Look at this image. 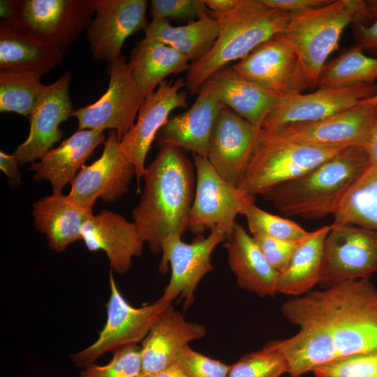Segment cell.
Here are the masks:
<instances>
[{
	"mask_svg": "<svg viewBox=\"0 0 377 377\" xmlns=\"http://www.w3.org/2000/svg\"><path fill=\"white\" fill-rule=\"evenodd\" d=\"M227 239L225 232L218 227L211 229L207 237H199L191 243L182 240V236L171 235L162 243V257L159 270L163 273L170 266L171 275L161 297L168 303L179 297L188 309L194 302L197 286L214 267L211 256L221 242Z\"/></svg>",
	"mask_w": 377,
	"mask_h": 377,
	"instance_id": "10",
	"label": "cell"
},
{
	"mask_svg": "<svg viewBox=\"0 0 377 377\" xmlns=\"http://www.w3.org/2000/svg\"><path fill=\"white\" fill-rule=\"evenodd\" d=\"M101 156L83 165L71 182L68 196L82 207L92 209L95 201L114 202L128 190L135 168L121 149L115 131H110Z\"/></svg>",
	"mask_w": 377,
	"mask_h": 377,
	"instance_id": "15",
	"label": "cell"
},
{
	"mask_svg": "<svg viewBox=\"0 0 377 377\" xmlns=\"http://www.w3.org/2000/svg\"><path fill=\"white\" fill-rule=\"evenodd\" d=\"M312 372L315 377H377V350L339 360Z\"/></svg>",
	"mask_w": 377,
	"mask_h": 377,
	"instance_id": "38",
	"label": "cell"
},
{
	"mask_svg": "<svg viewBox=\"0 0 377 377\" xmlns=\"http://www.w3.org/2000/svg\"><path fill=\"white\" fill-rule=\"evenodd\" d=\"M42 76L26 71H1L0 112H13L27 117L33 112L44 84Z\"/></svg>",
	"mask_w": 377,
	"mask_h": 377,
	"instance_id": "34",
	"label": "cell"
},
{
	"mask_svg": "<svg viewBox=\"0 0 377 377\" xmlns=\"http://www.w3.org/2000/svg\"><path fill=\"white\" fill-rule=\"evenodd\" d=\"M331 226H324L301 241L286 268L279 273L277 293L301 296L319 283L325 239Z\"/></svg>",
	"mask_w": 377,
	"mask_h": 377,
	"instance_id": "31",
	"label": "cell"
},
{
	"mask_svg": "<svg viewBox=\"0 0 377 377\" xmlns=\"http://www.w3.org/2000/svg\"><path fill=\"white\" fill-rule=\"evenodd\" d=\"M260 130L226 106L218 114L209 138L207 158L229 184L237 186Z\"/></svg>",
	"mask_w": 377,
	"mask_h": 377,
	"instance_id": "20",
	"label": "cell"
},
{
	"mask_svg": "<svg viewBox=\"0 0 377 377\" xmlns=\"http://www.w3.org/2000/svg\"><path fill=\"white\" fill-rule=\"evenodd\" d=\"M232 67L244 79L280 95L303 92L311 87L296 52L279 34Z\"/></svg>",
	"mask_w": 377,
	"mask_h": 377,
	"instance_id": "14",
	"label": "cell"
},
{
	"mask_svg": "<svg viewBox=\"0 0 377 377\" xmlns=\"http://www.w3.org/2000/svg\"><path fill=\"white\" fill-rule=\"evenodd\" d=\"M64 52L16 22H0L1 71H26L40 76L63 61Z\"/></svg>",
	"mask_w": 377,
	"mask_h": 377,
	"instance_id": "24",
	"label": "cell"
},
{
	"mask_svg": "<svg viewBox=\"0 0 377 377\" xmlns=\"http://www.w3.org/2000/svg\"><path fill=\"white\" fill-rule=\"evenodd\" d=\"M269 8L292 14L305 12L329 3L331 0H262Z\"/></svg>",
	"mask_w": 377,
	"mask_h": 377,
	"instance_id": "42",
	"label": "cell"
},
{
	"mask_svg": "<svg viewBox=\"0 0 377 377\" xmlns=\"http://www.w3.org/2000/svg\"><path fill=\"white\" fill-rule=\"evenodd\" d=\"M241 0H205L210 12L223 13L235 8Z\"/></svg>",
	"mask_w": 377,
	"mask_h": 377,
	"instance_id": "47",
	"label": "cell"
},
{
	"mask_svg": "<svg viewBox=\"0 0 377 377\" xmlns=\"http://www.w3.org/2000/svg\"><path fill=\"white\" fill-rule=\"evenodd\" d=\"M137 377H186L180 368L175 363L168 367L149 374H140Z\"/></svg>",
	"mask_w": 377,
	"mask_h": 377,
	"instance_id": "48",
	"label": "cell"
},
{
	"mask_svg": "<svg viewBox=\"0 0 377 377\" xmlns=\"http://www.w3.org/2000/svg\"><path fill=\"white\" fill-rule=\"evenodd\" d=\"M251 236L268 263L279 272L286 268L300 242H288L261 235Z\"/></svg>",
	"mask_w": 377,
	"mask_h": 377,
	"instance_id": "41",
	"label": "cell"
},
{
	"mask_svg": "<svg viewBox=\"0 0 377 377\" xmlns=\"http://www.w3.org/2000/svg\"><path fill=\"white\" fill-rule=\"evenodd\" d=\"M32 215L36 228L45 235L50 247L61 252L82 239V227L93 213L68 195L52 193L34 203Z\"/></svg>",
	"mask_w": 377,
	"mask_h": 377,
	"instance_id": "28",
	"label": "cell"
},
{
	"mask_svg": "<svg viewBox=\"0 0 377 377\" xmlns=\"http://www.w3.org/2000/svg\"><path fill=\"white\" fill-rule=\"evenodd\" d=\"M223 107L222 103L200 91L190 108L170 117L159 130L155 138L157 146L172 145L207 157L211 133Z\"/></svg>",
	"mask_w": 377,
	"mask_h": 377,
	"instance_id": "25",
	"label": "cell"
},
{
	"mask_svg": "<svg viewBox=\"0 0 377 377\" xmlns=\"http://www.w3.org/2000/svg\"><path fill=\"white\" fill-rule=\"evenodd\" d=\"M195 188L190 209L188 230L201 234L214 227L221 228L227 239L236 223L235 218L254 202V197L223 179L207 157L193 154Z\"/></svg>",
	"mask_w": 377,
	"mask_h": 377,
	"instance_id": "8",
	"label": "cell"
},
{
	"mask_svg": "<svg viewBox=\"0 0 377 377\" xmlns=\"http://www.w3.org/2000/svg\"><path fill=\"white\" fill-rule=\"evenodd\" d=\"M94 13L93 0H18L13 22L64 52L87 29Z\"/></svg>",
	"mask_w": 377,
	"mask_h": 377,
	"instance_id": "12",
	"label": "cell"
},
{
	"mask_svg": "<svg viewBox=\"0 0 377 377\" xmlns=\"http://www.w3.org/2000/svg\"><path fill=\"white\" fill-rule=\"evenodd\" d=\"M71 77V72L67 71L53 83L44 86L29 117V135L13 153L19 163L40 159L63 137L59 126L72 116L74 110L69 92Z\"/></svg>",
	"mask_w": 377,
	"mask_h": 377,
	"instance_id": "19",
	"label": "cell"
},
{
	"mask_svg": "<svg viewBox=\"0 0 377 377\" xmlns=\"http://www.w3.org/2000/svg\"><path fill=\"white\" fill-rule=\"evenodd\" d=\"M325 239L319 283L328 287L377 272V231L332 223Z\"/></svg>",
	"mask_w": 377,
	"mask_h": 377,
	"instance_id": "11",
	"label": "cell"
},
{
	"mask_svg": "<svg viewBox=\"0 0 377 377\" xmlns=\"http://www.w3.org/2000/svg\"><path fill=\"white\" fill-rule=\"evenodd\" d=\"M242 215L246 217L251 235H261L288 242L298 243L309 234V232L297 223L269 214L257 207L254 202L245 208Z\"/></svg>",
	"mask_w": 377,
	"mask_h": 377,
	"instance_id": "35",
	"label": "cell"
},
{
	"mask_svg": "<svg viewBox=\"0 0 377 377\" xmlns=\"http://www.w3.org/2000/svg\"><path fill=\"white\" fill-rule=\"evenodd\" d=\"M104 141L102 131L78 130L59 147L46 153L40 161L33 163L29 169L34 171L36 180H47L52 184L53 193H61L94 149Z\"/></svg>",
	"mask_w": 377,
	"mask_h": 377,
	"instance_id": "27",
	"label": "cell"
},
{
	"mask_svg": "<svg viewBox=\"0 0 377 377\" xmlns=\"http://www.w3.org/2000/svg\"><path fill=\"white\" fill-rule=\"evenodd\" d=\"M281 312L299 330L269 342L286 357L290 377L377 350V288L369 279L311 290L287 300Z\"/></svg>",
	"mask_w": 377,
	"mask_h": 377,
	"instance_id": "1",
	"label": "cell"
},
{
	"mask_svg": "<svg viewBox=\"0 0 377 377\" xmlns=\"http://www.w3.org/2000/svg\"><path fill=\"white\" fill-rule=\"evenodd\" d=\"M19 161L14 154L0 151V168L13 184H20V175L18 170Z\"/></svg>",
	"mask_w": 377,
	"mask_h": 377,
	"instance_id": "44",
	"label": "cell"
},
{
	"mask_svg": "<svg viewBox=\"0 0 377 377\" xmlns=\"http://www.w3.org/2000/svg\"><path fill=\"white\" fill-rule=\"evenodd\" d=\"M376 79L377 57L367 56L355 45L325 65L317 87H346L373 84Z\"/></svg>",
	"mask_w": 377,
	"mask_h": 377,
	"instance_id": "33",
	"label": "cell"
},
{
	"mask_svg": "<svg viewBox=\"0 0 377 377\" xmlns=\"http://www.w3.org/2000/svg\"><path fill=\"white\" fill-rule=\"evenodd\" d=\"M224 247L239 287L260 297L277 293L280 272L268 263L253 237L241 225L235 224Z\"/></svg>",
	"mask_w": 377,
	"mask_h": 377,
	"instance_id": "26",
	"label": "cell"
},
{
	"mask_svg": "<svg viewBox=\"0 0 377 377\" xmlns=\"http://www.w3.org/2000/svg\"><path fill=\"white\" fill-rule=\"evenodd\" d=\"M186 377H228L230 365L185 346L174 360Z\"/></svg>",
	"mask_w": 377,
	"mask_h": 377,
	"instance_id": "39",
	"label": "cell"
},
{
	"mask_svg": "<svg viewBox=\"0 0 377 377\" xmlns=\"http://www.w3.org/2000/svg\"><path fill=\"white\" fill-rule=\"evenodd\" d=\"M109 85L95 103L73 110L79 130L115 131L119 140L135 123L145 98L137 84L126 59L121 55L108 63Z\"/></svg>",
	"mask_w": 377,
	"mask_h": 377,
	"instance_id": "9",
	"label": "cell"
},
{
	"mask_svg": "<svg viewBox=\"0 0 377 377\" xmlns=\"http://www.w3.org/2000/svg\"><path fill=\"white\" fill-rule=\"evenodd\" d=\"M205 334L203 325L187 321L172 304L168 305L142 341L140 374H152L168 367L185 346Z\"/></svg>",
	"mask_w": 377,
	"mask_h": 377,
	"instance_id": "22",
	"label": "cell"
},
{
	"mask_svg": "<svg viewBox=\"0 0 377 377\" xmlns=\"http://www.w3.org/2000/svg\"><path fill=\"white\" fill-rule=\"evenodd\" d=\"M367 2L337 0L305 12L292 14L279 34L296 52L310 87H317L329 56L338 48L346 27L371 17Z\"/></svg>",
	"mask_w": 377,
	"mask_h": 377,
	"instance_id": "5",
	"label": "cell"
},
{
	"mask_svg": "<svg viewBox=\"0 0 377 377\" xmlns=\"http://www.w3.org/2000/svg\"><path fill=\"white\" fill-rule=\"evenodd\" d=\"M367 5L371 16L377 17V0L367 1Z\"/></svg>",
	"mask_w": 377,
	"mask_h": 377,
	"instance_id": "49",
	"label": "cell"
},
{
	"mask_svg": "<svg viewBox=\"0 0 377 377\" xmlns=\"http://www.w3.org/2000/svg\"><path fill=\"white\" fill-rule=\"evenodd\" d=\"M200 91L259 128L280 96L244 79L229 65L210 75Z\"/></svg>",
	"mask_w": 377,
	"mask_h": 377,
	"instance_id": "23",
	"label": "cell"
},
{
	"mask_svg": "<svg viewBox=\"0 0 377 377\" xmlns=\"http://www.w3.org/2000/svg\"><path fill=\"white\" fill-rule=\"evenodd\" d=\"M220 25L219 36L209 52L190 65L186 75L189 93H198L205 81L230 62L240 60L260 44L281 33L292 13L269 8L262 0H241L232 10L209 11Z\"/></svg>",
	"mask_w": 377,
	"mask_h": 377,
	"instance_id": "4",
	"label": "cell"
},
{
	"mask_svg": "<svg viewBox=\"0 0 377 377\" xmlns=\"http://www.w3.org/2000/svg\"><path fill=\"white\" fill-rule=\"evenodd\" d=\"M219 31V21L208 14L186 25L177 27L172 26L167 20L152 19L144 29L145 38L172 47L191 64L209 52Z\"/></svg>",
	"mask_w": 377,
	"mask_h": 377,
	"instance_id": "29",
	"label": "cell"
},
{
	"mask_svg": "<svg viewBox=\"0 0 377 377\" xmlns=\"http://www.w3.org/2000/svg\"><path fill=\"white\" fill-rule=\"evenodd\" d=\"M367 103L377 105V94L370 98L364 99Z\"/></svg>",
	"mask_w": 377,
	"mask_h": 377,
	"instance_id": "50",
	"label": "cell"
},
{
	"mask_svg": "<svg viewBox=\"0 0 377 377\" xmlns=\"http://www.w3.org/2000/svg\"><path fill=\"white\" fill-rule=\"evenodd\" d=\"M334 224L377 231V168L369 167L350 188L333 215Z\"/></svg>",
	"mask_w": 377,
	"mask_h": 377,
	"instance_id": "32",
	"label": "cell"
},
{
	"mask_svg": "<svg viewBox=\"0 0 377 377\" xmlns=\"http://www.w3.org/2000/svg\"><path fill=\"white\" fill-rule=\"evenodd\" d=\"M370 167L377 168V113L364 146Z\"/></svg>",
	"mask_w": 377,
	"mask_h": 377,
	"instance_id": "45",
	"label": "cell"
},
{
	"mask_svg": "<svg viewBox=\"0 0 377 377\" xmlns=\"http://www.w3.org/2000/svg\"><path fill=\"white\" fill-rule=\"evenodd\" d=\"M376 113L377 105L364 99L346 110L317 121L264 131L280 139L304 145L363 149Z\"/></svg>",
	"mask_w": 377,
	"mask_h": 377,
	"instance_id": "16",
	"label": "cell"
},
{
	"mask_svg": "<svg viewBox=\"0 0 377 377\" xmlns=\"http://www.w3.org/2000/svg\"><path fill=\"white\" fill-rule=\"evenodd\" d=\"M18 0H1L0 17L1 21L13 22L16 19Z\"/></svg>",
	"mask_w": 377,
	"mask_h": 377,
	"instance_id": "46",
	"label": "cell"
},
{
	"mask_svg": "<svg viewBox=\"0 0 377 377\" xmlns=\"http://www.w3.org/2000/svg\"><path fill=\"white\" fill-rule=\"evenodd\" d=\"M288 372L284 355L269 342L230 365L228 377H281Z\"/></svg>",
	"mask_w": 377,
	"mask_h": 377,
	"instance_id": "36",
	"label": "cell"
},
{
	"mask_svg": "<svg viewBox=\"0 0 377 377\" xmlns=\"http://www.w3.org/2000/svg\"><path fill=\"white\" fill-rule=\"evenodd\" d=\"M185 80L163 81L157 89L146 96L139 109L137 121L121 138V149L135 168L138 184L144 176L147 154L156 136L177 108H186L187 93L182 88Z\"/></svg>",
	"mask_w": 377,
	"mask_h": 377,
	"instance_id": "18",
	"label": "cell"
},
{
	"mask_svg": "<svg viewBox=\"0 0 377 377\" xmlns=\"http://www.w3.org/2000/svg\"><path fill=\"white\" fill-rule=\"evenodd\" d=\"M369 166L364 149L346 147L309 172L262 196L286 216L310 220L333 216L348 191Z\"/></svg>",
	"mask_w": 377,
	"mask_h": 377,
	"instance_id": "3",
	"label": "cell"
},
{
	"mask_svg": "<svg viewBox=\"0 0 377 377\" xmlns=\"http://www.w3.org/2000/svg\"><path fill=\"white\" fill-rule=\"evenodd\" d=\"M82 239L89 251H103L112 270L127 272L134 257L142 254L144 242L133 222L108 210L92 215L82 226Z\"/></svg>",
	"mask_w": 377,
	"mask_h": 377,
	"instance_id": "21",
	"label": "cell"
},
{
	"mask_svg": "<svg viewBox=\"0 0 377 377\" xmlns=\"http://www.w3.org/2000/svg\"><path fill=\"white\" fill-rule=\"evenodd\" d=\"M205 0H152V19L186 21L199 19L207 14Z\"/></svg>",
	"mask_w": 377,
	"mask_h": 377,
	"instance_id": "40",
	"label": "cell"
},
{
	"mask_svg": "<svg viewBox=\"0 0 377 377\" xmlns=\"http://www.w3.org/2000/svg\"><path fill=\"white\" fill-rule=\"evenodd\" d=\"M96 16L87 31L91 58L108 63L118 59L129 36L145 29L147 0H93Z\"/></svg>",
	"mask_w": 377,
	"mask_h": 377,
	"instance_id": "17",
	"label": "cell"
},
{
	"mask_svg": "<svg viewBox=\"0 0 377 377\" xmlns=\"http://www.w3.org/2000/svg\"><path fill=\"white\" fill-rule=\"evenodd\" d=\"M377 94V83L318 88L314 92L281 94L260 128L317 121L346 110Z\"/></svg>",
	"mask_w": 377,
	"mask_h": 377,
	"instance_id": "13",
	"label": "cell"
},
{
	"mask_svg": "<svg viewBox=\"0 0 377 377\" xmlns=\"http://www.w3.org/2000/svg\"><path fill=\"white\" fill-rule=\"evenodd\" d=\"M105 365L95 363L84 368L77 377H137L141 374L140 346L131 345L112 353Z\"/></svg>",
	"mask_w": 377,
	"mask_h": 377,
	"instance_id": "37",
	"label": "cell"
},
{
	"mask_svg": "<svg viewBox=\"0 0 377 377\" xmlns=\"http://www.w3.org/2000/svg\"><path fill=\"white\" fill-rule=\"evenodd\" d=\"M159 149L146 167L143 192L132 212L141 239L156 253L166 237L182 236L188 230L196 179L194 164L180 148Z\"/></svg>",
	"mask_w": 377,
	"mask_h": 377,
	"instance_id": "2",
	"label": "cell"
},
{
	"mask_svg": "<svg viewBox=\"0 0 377 377\" xmlns=\"http://www.w3.org/2000/svg\"><path fill=\"white\" fill-rule=\"evenodd\" d=\"M354 24V33L357 45L363 51L367 50L377 54V18L369 26L356 23Z\"/></svg>",
	"mask_w": 377,
	"mask_h": 377,
	"instance_id": "43",
	"label": "cell"
},
{
	"mask_svg": "<svg viewBox=\"0 0 377 377\" xmlns=\"http://www.w3.org/2000/svg\"><path fill=\"white\" fill-rule=\"evenodd\" d=\"M343 149L290 142L260 128L237 187L251 196L262 195L309 172Z\"/></svg>",
	"mask_w": 377,
	"mask_h": 377,
	"instance_id": "6",
	"label": "cell"
},
{
	"mask_svg": "<svg viewBox=\"0 0 377 377\" xmlns=\"http://www.w3.org/2000/svg\"><path fill=\"white\" fill-rule=\"evenodd\" d=\"M109 287L106 321L98 338L90 346L70 355L71 362L77 367L84 369L108 352L137 345L145 339L166 307L171 304L161 297L140 307L131 305L120 292L112 271L109 275Z\"/></svg>",
	"mask_w": 377,
	"mask_h": 377,
	"instance_id": "7",
	"label": "cell"
},
{
	"mask_svg": "<svg viewBox=\"0 0 377 377\" xmlns=\"http://www.w3.org/2000/svg\"><path fill=\"white\" fill-rule=\"evenodd\" d=\"M188 61L172 47L144 38L136 43L128 64L146 97L154 92L167 76L187 71L191 65Z\"/></svg>",
	"mask_w": 377,
	"mask_h": 377,
	"instance_id": "30",
	"label": "cell"
}]
</instances>
